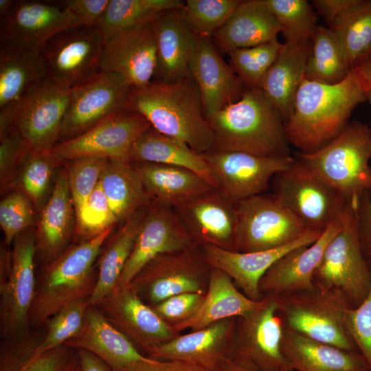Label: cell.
<instances>
[{
  "mask_svg": "<svg viewBox=\"0 0 371 371\" xmlns=\"http://www.w3.org/2000/svg\"><path fill=\"white\" fill-rule=\"evenodd\" d=\"M368 91L355 69L337 84L304 80L285 123L288 141L300 153H313L328 144L348 124L353 110L367 100Z\"/></svg>",
  "mask_w": 371,
  "mask_h": 371,
  "instance_id": "1",
  "label": "cell"
},
{
  "mask_svg": "<svg viewBox=\"0 0 371 371\" xmlns=\"http://www.w3.org/2000/svg\"><path fill=\"white\" fill-rule=\"evenodd\" d=\"M126 109L143 116L157 132L199 153L214 149V132L192 77L172 83L152 81L144 87L133 88Z\"/></svg>",
  "mask_w": 371,
  "mask_h": 371,
  "instance_id": "2",
  "label": "cell"
},
{
  "mask_svg": "<svg viewBox=\"0 0 371 371\" xmlns=\"http://www.w3.org/2000/svg\"><path fill=\"white\" fill-rule=\"evenodd\" d=\"M213 150L260 156H290L284 122L260 88L246 87L240 98L207 119Z\"/></svg>",
  "mask_w": 371,
  "mask_h": 371,
  "instance_id": "3",
  "label": "cell"
},
{
  "mask_svg": "<svg viewBox=\"0 0 371 371\" xmlns=\"http://www.w3.org/2000/svg\"><path fill=\"white\" fill-rule=\"evenodd\" d=\"M112 229L72 247L46 268L36 286L29 324L41 326L67 304L91 296L98 278L93 265Z\"/></svg>",
  "mask_w": 371,
  "mask_h": 371,
  "instance_id": "4",
  "label": "cell"
},
{
  "mask_svg": "<svg viewBox=\"0 0 371 371\" xmlns=\"http://www.w3.org/2000/svg\"><path fill=\"white\" fill-rule=\"evenodd\" d=\"M294 157L348 200L371 190L370 129L357 121L322 148Z\"/></svg>",
  "mask_w": 371,
  "mask_h": 371,
  "instance_id": "5",
  "label": "cell"
},
{
  "mask_svg": "<svg viewBox=\"0 0 371 371\" xmlns=\"http://www.w3.org/2000/svg\"><path fill=\"white\" fill-rule=\"evenodd\" d=\"M360 196L350 200L341 228L327 245L314 273L317 287L339 289L356 305L365 299L371 282V271L363 256L359 232Z\"/></svg>",
  "mask_w": 371,
  "mask_h": 371,
  "instance_id": "6",
  "label": "cell"
},
{
  "mask_svg": "<svg viewBox=\"0 0 371 371\" xmlns=\"http://www.w3.org/2000/svg\"><path fill=\"white\" fill-rule=\"evenodd\" d=\"M284 324L313 340L353 351L346 327L350 301L339 289L313 290L277 296Z\"/></svg>",
  "mask_w": 371,
  "mask_h": 371,
  "instance_id": "7",
  "label": "cell"
},
{
  "mask_svg": "<svg viewBox=\"0 0 371 371\" xmlns=\"http://www.w3.org/2000/svg\"><path fill=\"white\" fill-rule=\"evenodd\" d=\"M271 185V193L309 231L323 232L340 220L350 201L295 157L288 168L273 177Z\"/></svg>",
  "mask_w": 371,
  "mask_h": 371,
  "instance_id": "8",
  "label": "cell"
},
{
  "mask_svg": "<svg viewBox=\"0 0 371 371\" xmlns=\"http://www.w3.org/2000/svg\"><path fill=\"white\" fill-rule=\"evenodd\" d=\"M198 244L150 261L129 285L153 307L184 293H206L211 267Z\"/></svg>",
  "mask_w": 371,
  "mask_h": 371,
  "instance_id": "9",
  "label": "cell"
},
{
  "mask_svg": "<svg viewBox=\"0 0 371 371\" xmlns=\"http://www.w3.org/2000/svg\"><path fill=\"white\" fill-rule=\"evenodd\" d=\"M236 251L252 252L289 245L309 230L272 193L236 203Z\"/></svg>",
  "mask_w": 371,
  "mask_h": 371,
  "instance_id": "10",
  "label": "cell"
},
{
  "mask_svg": "<svg viewBox=\"0 0 371 371\" xmlns=\"http://www.w3.org/2000/svg\"><path fill=\"white\" fill-rule=\"evenodd\" d=\"M284 329L277 296L266 295L260 306L238 317L232 357L260 371H292L282 351Z\"/></svg>",
  "mask_w": 371,
  "mask_h": 371,
  "instance_id": "11",
  "label": "cell"
},
{
  "mask_svg": "<svg viewBox=\"0 0 371 371\" xmlns=\"http://www.w3.org/2000/svg\"><path fill=\"white\" fill-rule=\"evenodd\" d=\"M104 44L97 25H82L58 33L39 53L48 77L70 89L100 71Z\"/></svg>",
  "mask_w": 371,
  "mask_h": 371,
  "instance_id": "12",
  "label": "cell"
},
{
  "mask_svg": "<svg viewBox=\"0 0 371 371\" xmlns=\"http://www.w3.org/2000/svg\"><path fill=\"white\" fill-rule=\"evenodd\" d=\"M132 89L120 74L104 71L70 89L59 142L78 136L115 112L126 109Z\"/></svg>",
  "mask_w": 371,
  "mask_h": 371,
  "instance_id": "13",
  "label": "cell"
},
{
  "mask_svg": "<svg viewBox=\"0 0 371 371\" xmlns=\"http://www.w3.org/2000/svg\"><path fill=\"white\" fill-rule=\"evenodd\" d=\"M149 127L143 116L122 109L80 135L58 143L52 153L62 161L96 157L129 162L134 144Z\"/></svg>",
  "mask_w": 371,
  "mask_h": 371,
  "instance_id": "14",
  "label": "cell"
},
{
  "mask_svg": "<svg viewBox=\"0 0 371 371\" xmlns=\"http://www.w3.org/2000/svg\"><path fill=\"white\" fill-rule=\"evenodd\" d=\"M82 25L74 14L59 4L14 1L10 11L1 17L0 48L40 52L58 33Z\"/></svg>",
  "mask_w": 371,
  "mask_h": 371,
  "instance_id": "15",
  "label": "cell"
},
{
  "mask_svg": "<svg viewBox=\"0 0 371 371\" xmlns=\"http://www.w3.org/2000/svg\"><path fill=\"white\" fill-rule=\"evenodd\" d=\"M195 244L175 208L152 200L146 209L133 249L116 286L129 284L158 256L183 250Z\"/></svg>",
  "mask_w": 371,
  "mask_h": 371,
  "instance_id": "16",
  "label": "cell"
},
{
  "mask_svg": "<svg viewBox=\"0 0 371 371\" xmlns=\"http://www.w3.org/2000/svg\"><path fill=\"white\" fill-rule=\"evenodd\" d=\"M203 155L218 179L219 189L234 203L265 193L273 177L294 161L291 155L260 156L216 150Z\"/></svg>",
  "mask_w": 371,
  "mask_h": 371,
  "instance_id": "17",
  "label": "cell"
},
{
  "mask_svg": "<svg viewBox=\"0 0 371 371\" xmlns=\"http://www.w3.org/2000/svg\"><path fill=\"white\" fill-rule=\"evenodd\" d=\"M36 238L31 234H21L14 240L9 273L0 285L1 331L3 337L19 338L29 325V313L36 289Z\"/></svg>",
  "mask_w": 371,
  "mask_h": 371,
  "instance_id": "18",
  "label": "cell"
},
{
  "mask_svg": "<svg viewBox=\"0 0 371 371\" xmlns=\"http://www.w3.org/2000/svg\"><path fill=\"white\" fill-rule=\"evenodd\" d=\"M69 100L70 89L47 77L19 106L12 126L32 152H50L58 144Z\"/></svg>",
  "mask_w": 371,
  "mask_h": 371,
  "instance_id": "19",
  "label": "cell"
},
{
  "mask_svg": "<svg viewBox=\"0 0 371 371\" xmlns=\"http://www.w3.org/2000/svg\"><path fill=\"white\" fill-rule=\"evenodd\" d=\"M94 306L115 328L146 352L178 335L129 284L115 286Z\"/></svg>",
  "mask_w": 371,
  "mask_h": 371,
  "instance_id": "20",
  "label": "cell"
},
{
  "mask_svg": "<svg viewBox=\"0 0 371 371\" xmlns=\"http://www.w3.org/2000/svg\"><path fill=\"white\" fill-rule=\"evenodd\" d=\"M157 65L153 22L149 21L112 35L104 41L100 71L122 76L133 88L152 82Z\"/></svg>",
  "mask_w": 371,
  "mask_h": 371,
  "instance_id": "21",
  "label": "cell"
},
{
  "mask_svg": "<svg viewBox=\"0 0 371 371\" xmlns=\"http://www.w3.org/2000/svg\"><path fill=\"white\" fill-rule=\"evenodd\" d=\"M236 323L234 318L175 337L150 348L149 357L179 361L207 371H216L232 357Z\"/></svg>",
  "mask_w": 371,
  "mask_h": 371,
  "instance_id": "22",
  "label": "cell"
},
{
  "mask_svg": "<svg viewBox=\"0 0 371 371\" xmlns=\"http://www.w3.org/2000/svg\"><path fill=\"white\" fill-rule=\"evenodd\" d=\"M175 210L196 244L236 251V203L220 189L214 188Z\"/></svg>",
  "mask_w": 371,
  "mask_h": 371,
  "instance_id": "23",
  "label": "cell"
},
{
  "mask_svg": "<svg viewBox=\"0 0 371 371\" xmlns=\"http://www.w3.org/2000/svg\"><path fill=\"white\" fill-rule=\"evenodd\" d=\"M342 218L312 244L296 247L278 259L260 279L261 295L282 296L315 289L314 273L327 245L340 229Z\"/></svg>",
  "mask_w": 371,
  "mask_h": 371,
  "instance_id": "24",
  "label": "cell"
},
{
  "mask_svg": "<svg viewBox=\"0 0 371 371\" xmlns=\"http://www.w3.org/2000/svg\"><path fill=\"white\" fill-rule=\"evenodd\" d=\"M323 232L310 231L300 239L285 246L259 251L240 252L212 245H202V252L211 268L229 276L249 298L260 301V279L281 257L292 249L314 243Z\"/></svg>",
  "mask_w": 371,
  "mask_h": 371,
  "instance_id": "25",
  "label": "cell"
},
{
  "mask_svg": "<svg viewBox=\"0 0 371 371\" xmlns=\"http://www.w3.org/2000/svg\"><path fill=\"white\" fill-rule=\"evenodd\" d=\"M153 22L157 44L153 81L172 83L192 77L190 65L199 36L183 19L181 9L163 12Z\"/></svg>",
  "mask_w": 371,
  "mask_h": 371,
  "instance_id": "26",
  "label": "cell"
},
{
  "mask_svg": "<svg viewBox=\"0 0 371 371\" xmlns=\"http://www.w3.org/2000/svg\"><path fill=\"white\" fill-rule=\"evenodd\" d=\"M190 71L199 88L206 119L238 100L246 87L221 58L211 37L199 36Z\"/></svg>",
  "mask_w": 371,
  "mask_h": 371,
  "instance_id": "27",
  "label": "cell"
},
{
  "mask_svg": "<svg viewBox=\"0 0 371 371\" xmlns=\"http://www.w3.org/2000/svg\"><path fill=\"white\" fill-rule=\"evenodd\" d=\"M39 52L0 48V132L13 123L21 103L47 79Z\"/></svg>",
  "mask_w": 371,
  "mask_h": 371,
  "instance_id": "28",
  "label": "cell"
},
{
  "mask_svg": "<svg viewBox=\"0 0 371 371\" xmlns=\"http://www.w3.org/2000/svg\"><path fill=\"white\" fill-rule=\"evenodd\" d=\"M64 345L93 353L113 371H121L132 363L148 358L140 353L135 345L92 305L87 308L78 332Z\"/></svg>",
  "mask_w": 371,
  "mask_h": 371,
  "instance_id": "29",
  "label": "cell"
},
{
  "mask_svg": "<svg viewBox=\"0 0 371 371\" xmlns=\"http://www.w3.org/2000/svg\"><path fill=\"white\" fill-rule=\"evenodd\" d=\"M280 25L263 0L240 1L225 24L212 36L219 49L229 52L277 38Z\"/></svg>",
  "mask_w": 371,
  "mask_h": 371,
  "instance_id": "30",
  "label": "cell"
},
{
  "mask_svg": "<svg viewBox=\"0 0 371 371\" xmlns=\"http://www.w3.org/2000/svg\"><path fill=\"white\" fill-rule=\"evenodd\" d=\"M311 40L284 43L280 54L267 71L260 89L278 111L284 124L290 117L296 93L306 78Z\"/></svg>",
  "mask_w": 371,
  "mask_h": 371,
  "instance_id": "31",
  "label": "cell"
},
{
  "mask_svg": "<svg viewBox=\"0 0 371 371\" xmlns=\"http://www.w3.org/2000/svg\"><path fill=\"white\" fill-rule=\"evenodd\" d=\"M262 304V299L254 301L239 291L225 273L211 268L205 297L201 306L192 317L172 328L177 335L186 329L200 330L223 319L243 317Z\"/></svg>",
  "mask_w": 371,
  "mask_h": 371,
  "instance_id": "32",
  "label": "cell"
},
{
  "mask_svg": "<svg viewBox=\"0 0 371 371\" xmlns=\"http://www.w3.org/2000/svg\"><path fill=\"white\" fill-rule=\"evenodd\" d=\"M282 351L292 371H370L353 351L313 340L285 324Z\"/></svg>",
  "mask_w": 371,
  "mask_h": 371,
  "instance_id": "33",
  "label": "cell"
},
{
  "mask_svg": "<svg viewBox=\"0 0 371 371\" xmlns=\"http://www.w3.org/2000/svg\"><path fill=\"white\" fill-rule=\"evenodd\" d=\"M129 162L155 163L188 169L213 188L219 189L218 179L203 154L177 139L157 132L151 126L134 144Z\"/></svg>",
  "mask_w": 371,
  "mask_h": 371,
  "instance_id": "34",
  "label": "cell"
},
{
  "mask_svg": "<svg viewBox=\"0 0 371 371\" xmlns=\"http://www.w3.org/2000/svg\"><path fill=\"white\" fill-rule=\"evenodd\" d=\"M131 164L151 199L174 208L214 188L188 169L148 162Z\"/></svg>",
  "mask_w": 371,
  "mask_h": 371,
  "instance_id": "35",
  "label": "cell"
},
{
  "mask_svg": "<svg viewBox=\"0 0 371 371\" xmlns=\"http://www.w3.org/2000/svg\"><path fill=\"white\" fill-rule=\"evenodd\" d=\"M74 211L67 171L64 168L56 177L38 223L36 247L46 259L54 261L63 249L71 228Z\"/></svg>",
  "mask_w": 371,
  "mask_h": 371,
  "instance_id": "36",
  "label": "cell"
},
{
  "mask_svg": "<svg viewBox=\"0 0 371 371\" xmlns=\"http://www.w3.org/2000/svg\"><path fill=\"white\" fill-rule=\"evenodd\" d=\"M100 183L117 221H126L152 201L130 162L109 160Z\"/></svg>",
  "mask_w": 371,
  "mask_h": 371,
  "instance_id": "37",
  "label": "cell"
},
{
  "mask_svg": "<svg viewBox=\"0 0 371 371\" xmlns=\"http://www.w3.org/2000/svg\"><path fill=\"white\" fill-rule=\"evenodd\" d=\"M146 207L124 221L103 252L96 285L90 297L91 305H97L115 287L133 249Z\"/></svg>",
  "mask_w": 371,
  "mask_h": 371,
  "instance_id": "38",
  "label": "cell"
},
{
  "mask_svg": "<svg viewBox=\"0 0 371 371\" xmlns=\"http://www.w3.org/2000/svg\"><path fill=\"white\" fill-rule=\"evenodd\" d=\"M345 52L328 27L318 26L311 39L306 78L320 83L337 84L351 71Z\"/></svg>",
  "mask_w": 371,
  "mask_h": 371,
  "instance_id": "39",
  "label": "cell"
},
{
  "mask_svg": "<svg viewBox=\"0 0 371 371\" xmlns=\"http://www.w3.org/2000/svg\"><path fill=\"white\" fill-rule=\"evenodd\" d=\"M184 3L181 0H109L97 26L105 41L118 32L152 21L163 12L181 9Z\"/></svg>",
  "mask_w": 371,
  "mask_h": 371,
  "instance_id": "40",
  "label": "cell"
},
{
  "mask_svg": "<svg viewBox=\"0 0 371 371\" xmlns=\"http://www.w3.org/2000/svg\"><path fill=\"white\" fill-rule=\"evenodd\" d=\"M90 305V297H85L74 301L58 311L47 321V331L43 340L23 359L13 363L10 371L27 366L47 352L64 345L80 330Z\"/></svg>",
  "mask_w": 371,
  "mask_h": 371,
  "instance_id": "41",
  "label": "cell"
},
{
  "mask_svg": "<svg viewBox=\"0 0 371 371\" xmlns=\"http://www.w3.org/2000/svg\"><path fill=\"white\" fill-rule=\"evenodd\" d=\"M351 69L371 50V0H360L331 28Z\"/></svg>",
  "mask_w": 371,
  "mask_h": 371,
  "instance_id": "42",
  "label": "cell"
},
{
  "mask_svg": "<svg viewBox=\"0 0 371 371\" xmlns=\"http://www.w3.org/2000/svg\"><path fill=\"white\" fill-rule=\"evenodd\" d=\"M276 17L284 43L311 41L319 26L317 14L306 0H263Z\"/></svg>",
  "mask_w": 371,
  "mask_h": 371,
  "instance_id": "43",
  "label": "cell"
},
{
  "mask_svg": "<svg viewBox=\"0 0 371 371\" xmlns=\"http://www.w3.org/2000/svg\"><path fill=\"white\" fill-rule=\"evenodd\" d=\"M282 44L278 39L229 52L230 66L246 87L260 88L265 75L277 59Z\"/></svg>",
  "mask_w": 371,
  "mask_h": 371,
  "instance_id": "44",
  "label": "cell"
},
{
  "mask_svg": "<svg viewBox=\"0 0 371 371\" xmlns=\"http://www.w3.org/2000/svg\"><path fill=\"white\" fill-rule=\"evenodd\" d=\"M239 0H188L181 14L198 36L212 37L227 21Z\"/></svg>",
  "mask_w": 371,
  "mask_h": 371,
  "instance_id": "45",
  "label": "cell"
},
{
  "mask_svg": "<svg viewBox=\"0 0 371 371\" xmlns=\"http://www.w3.org/2000/svg\"><path fill=\"white\" fill-rule=\"evenodd\" d=\"M68 161L69 164L67 171L69 186L76 216L97 187L109 159L89 157Z\"/></svg>",
  "mask_w": 371,
  "mask_h": 371,
  "instance_id": "46",
  "label": "cell"
},
{
  "mask_svg": "<svg viewBox=\"0 0 371 371\" xmlns=\"http://www.w3.org/2000/svg\"><path fill=\"white\" fill-rule=\"evenodd\" d=\"M63 161L52 151L34 153L25 159L21 176V186L34 204H38L44 197L49 186L54 168Z\"/></svg>",
  "mask_w": 371,
  "mask_h": 371,
  "instance_id": "47",
  "label": "cell"
},
{
  "mask_svg": "<svg viewBox=\"0 0 371 371\" xmlns=\"http://www.w3.org/2000/svg\"><path fill=\"white\" fill-rule=\"evenodd\" d=\"M76 219L77 232L87 239L113 227L117 221L100 181Z\"/></svg>",
  "mask_w": 371,
  "mask_h": 371,
  "instance_id": "48",
  "label": "cell"
},
{
  "mask_svg": "<svg viewBox=\"0 0 371 371\" xmlns=\"http://www.w3.org/2000/svg\"><path fill=\"white\" fill-rule=\"evenodd\" d=\"M32 201L22 191L12 192L0 203V225L7 245L34 223Z\"/></svg>",
  "mask_w": 371,
  "mask_h": 371,
  "instance_id": "49",
  "label": "cell"
},
{
  "mask_svg": "<svg viewBox=\"0 0 371 371\" xmlns=\"http://www.w3.org/2000/svg\"><path fill=\"white\" fill-rule=\"evenodd\" d=\"M346 327L371 371V282L365 299L357 306H351L347 311Z\"/></svg>",
  "mask_w": 371,
  "mask_h": 371,
  "instance_id": "50",
  "label": "cell"
},
{
  "mask_svg": "<svg viewBox=\"0 0 371 371\" xmlns=\"http://www.w3.org/2000/svg\"><path fill=\"white\" fill-rule=\"evenodd\" d=\"M206 293H184L172 296L152 308L171 327L192 317Z\"/></svg>",
  "mask_w": 371,
  "mask_h": 371,
  "instance_id": "51",
  "label": "cell"
},
{
  "mask_svg": "<svg viewBox=\"0 0 371 371\" xmlns=\"http://www.w3.org/2000/svg\"><path fill=\"white\" fill-rule=\"evenodd\" d=\"M32 151L30 144L14 127L1 133L0 168L1 183L8 176L10 168L27 159Z\"/></svg>",
  "mask_w": 371,
  "mask_h": 371,
  "instance_id": "52",
  "label": "cell"
},
{
  "mask_svg": "<svg viewBox=\"0 0 371 371\" xmlns=\"http://www.w3.org/2000/svg\"><path fill=\"white\" fill-rule=\"evenodd\" d=\"M109 3V0H65L58 3L69 10L82 25H97Z\"/></svg>",
  "mask_w": 371,
  "mask_h": 371,
  "instance_id": "53",
  "label": "cell"
},
{
  "mask_svg": "<svg viewBox=\"0 0 371 371\" xmlns=\"http://www.w3.org/2000/svg\"><path fill=\"white\" fill-rule=\"evenodd\" d=\"M360 0H313L312 5L316 13L323 17L331 28L343 19Z\"/></svg>",
  "mask_w": 371,
  "mask_h": 371,
  "instance_id": "54",
  "label": "cell"
},
{
  "mask_svg": "<svg viewBox=\"0 0 371 371\" xmlns=\"http://www.w3.org/2000/svg\"><path fill=\"white\" fill-rule=\"evenodd\" d=\"M70 349L63 345L43 354L33 363L13 371H60L71 355Z\"/></svg>",
  "mask_w": 371,
  "mask_h": 371,
  "instance_id": "55",
  "label": "cell"
},
{
  "mask_svg": "<svg viewBox=\"0 0 371 371\" xmlns=\"http://www.w3.org/2000/svg\"><path fill=\"white\" fill-rule=\"evenodd\" d=\"M121 371H207L192 364L179 361H164L149 357L132 363Z\"/></svg>",
  "mask_w": 371,
  "mask_h": 371,
  "instance_id": "56",
  "label": "cell"
},
{
  "mask_svg": "<svg viewBox=\"0 0 371 371\" xmlns=\"http://www.w3.org/2000/svg\"><path fill=\"white\" fill-rule=\"evenodd\" d=\"M358 225L361 243H364L371 250V200L368 192L359 198L358 206Z\"/></svg>",
  "mask_w": 371,
  "mask_h": 371,
  "instance_id": "57",
  "label": "cell"
},
{
  "mask_svg": "<svg viewBox=\"0 0 371 371\" xmlns=\"http://www.w3.org/2000/svg\"><path fill=\"white\" fill-rule=\"evenodd\" d=\"M82 371H113L111 368L93 353L85 350H76Z\"/></svg>",
  "mask_w": 371,
  "mask_h": 371,
  "instance_id": "58",
  "label": "cell"
},
{
  "mask_svg": "<svg viewBox=\"0 0 371 371\" xmlns=\"http://www.w3.org/2000/svg\"><path fill=\"white\" fill-rule=\"evenodd\" d=\"M352 69L357 71L368 92L371 91V50Z\"/></svg>",
  "mask_w": 371,
  "mask_h": 371,
  "instance_id": "59",
  "label": "cell"
},
{
  "mask_svg": "<svg viewBox=\"0 0 371 371\" xmlns=\"http://www.w3.org/2000/svg\"><path fill=\"white\" fill-rule=\"evenodd\" d=\"M216 371H260L256 368L233 357L228 359Z\"/></svg>",
  "mask_w": 371,
  "mask_h": 371,
  "instance_id": "60",
  "label": "cell"
},
{
  "mask_svg": "<svg viewBox=\"0 0 371 371\" xmlns=\"http://www.w3.org/2000/svg\"><path fill=\"white\" fill-rule=\"evenodd\" d=\"M60 371H82L77 352L76 355L71 353Z\"/></svg>",
  "mask_w": 371,
  "mask_h": 371,
  "instance_id": "61",
  "label": "cell"
},
{
  "mask_svg": "<svg viewBox=\"0 0 371 371\" xmlns=\"http://www.w3.org/2000/svg\"><path fill=\"white\" fill-rule=\"evenodd\" d=\"M14 1L13 0H0V16L6 15L11 10Z\"/></svg>",
  "mask_w": 371,
  "mask_h": 371,
  "instance_id": "62",
  "label": "cell"
},
{
  "mask_svg": "<svg viewBox=\"0 0 371 371\" xmlns=\"http://www.w3.org/2000/svg\"><path fill=\"white\" fill-rule=\"evenodd\" d=\"M367 100L368 101L370 108H371V91H368L367 93ZM370 139H371V129H370Z\"/></svg>",
  "mask_w": 371,
  "mask_h": 371,
  "instance_id": "63",
  "label": "cell"
}]
</instances>
